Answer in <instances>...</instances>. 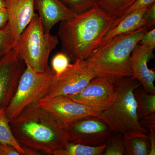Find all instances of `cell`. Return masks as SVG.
<instances>
[{"mask_svg": "<svg viewBox=\"0 0 155 155\" xmlns=\"http://www.w3.org/2000/svg\"><path fill=\"white\" fill-rule=\"evenodd\" d=\"M114 21L97 3L87 11L61 21L58 32L61 51L73 62L87 60L98 47Z\"/></svg>", "mask_w": 155, "mask_h": 155, "instance_id": "cell-1", "label": "cell"}, {"mask_svg": "<svg viewBox=\"0 0 155 155\" xmlns=\"http://www.w3.org/2000/svg\"><path fill=\"white\" fill-rule=\"evenodd\" d=\"M10 125L19 144L39 155H53L69 142L65 127L37 104L25 107Z\"/></svg>", "mask_w": 155, "mask_h": 155, "instance_id": "cell-2", "label": "cell"}, {"mask_svg": "<svg viewBox=\"0 0 155 155\" xmlns=\"http://www.w3.org/2000/svg\"><path fill=\"white\" fill-rule=\"evenodd\" d=\"M140 86V81L131 76L121 78L115 81V100L98 116L114 134L148 138L146 129L139 119L134 95L135 90Z\"/></svg>", "mask_w": 155, "mask_h": 155, "instance_id": "cell-3", "label": "cell"}, {"mask_svg": "<svg viewBox=\"0 0 155 155\" xmlns=\"http://www.w3.org/2000/svg\"><path fill=\"white\" fill-rule=\"evenodd\" d=\"M147 27L114 37L99 47L86 61L98 76L115 79L131 76L130 57Z\"/></svg>", "mask_w": 155, "mask_h": 155, "instance_id": "cell-4", "label": "cell"}, {"mask_svg": "<svg viewBox=\"0 0 155 155\" xmlns=\"http://www.w3.org/2000/svg\"><path fill=\"white\" fill-rule=\"evenodd\" d=\"M59 43L58 36L45 31L37 14L22 32L15 48L26 66L36 72H43L48 68L50 54Z\"/></svg>", "mask_w": 155, "mask_h": 155, "instance_id": "cell-5", "label": "cell"}, {"mask_svg": "<svg viewBox=\"0 0 155 155\" xmlns=\"http://www.w3.org/2000/svg\"><path fill=\"white\" fill-rule=\"evenodd\" d=\"M56 77L52 68L48 67L43 72H36L26 66L15 94L5 109L9 122L19 116L25 107L37 104L44 97Z\"/></svg>", "mask_w": 155, "mask_h": 155, "instance_id": "cell-6", "label": "cell"}, {"mask_svg": "<svg viewBox=\"0 0 155 155\" xmlns=\"http://www.w3.org/2000/svg\"><path fill=\"white\" fill-rule=\"evenodd\" d=\"M98 76L86 60H77L56 76L44 97L76 94L81 91L94 78Z\"/></svg>", "mask_w": 155, "mask_h": 155, "instance_id": "cell-7", "label": "cell"}, {"mask_svg": "<svg viewBox=\"0 0 155 155\" xmlns=\"http://www.w3.org/2000/svg\"><path fill=\"white\" fill-rule=\"evenodd\" d=\"M116 80L109 76H96L80 92L66 96L101 113L109 108L115 100Z\"/></svg>", "mask_w": 155, "mask_h": 155, "instance_id": "cell-8", "label": "cell"}, {"mask_svg": "<svg viewBox=\"0 0 155 155\" xmlns=\"http://www.w3.org/2000/svg\"><path fill=\"white\" fill-rule=\"evenodd\" d=\"M68 141L98 146L107 143L114 134L107 124L97 117H90L77 120L65 127Z\"/></svg>", "mask_w": 155, "mask_h": 155, "instance_id": "cell-9", "label": "cell"}, {"mask_svg": "<svg viewBox=\"0 0 155 155\" xmlns=\"http://www.w3.org/2000/svg\"><path fill=\"white\" fill-rule=\"evenodd\" d=\"M37 104L51 113L65 127L84 118L97 117L101 113L66 95L43 98Z\"/></svg>", "mask_w": 155, "mask_h": 155, "instance_id": "cell-10", "label": "cell"}, {"mask_svg": "<svg viewBox=\"0 0 155 155\" xmlns=\"http://www.w3.org/2000/svg\"><path fill=\"white\" fill-rule=\"evenodd\" d=\"M25 67L15 48L0 60V108L8 105Z\"/></svg>", "mask_w": 155, "mask_h": 155, "instance_id": "cell-11", "label": "cell"}, {"mask_svg": "<svg viewBox=\"0 0 155 155\" xmlns=\"http://www.w3.org/2000/svg\"><path fill=\"white\" fill-rule=\"evenodd\" d=\"M154 49L138 44L132 51L130 57L131 77L139 81L148 93L153 94H155V72L149 68L147 64L153 59Z\"/></svg>", "mask_w": 155, "mask_h": 155, "instance_id": "cell-12", "label": "cell"}, {"mask_svg": "<svg viewBox=\"0 0 155 155\" xmlns=\"http://www.w3.org/2000/svg\"><path fill=\"white\" fill-rule=\"evenodd\" d=\"M15 47L19 38L35 16V0H5Z\"/></svg>", "mask_w": 155, "mask_h": 155, "instance_id": "cell-13", "label": "cell"}, {"mask_svg": "<svg viewBox=\"0 0 155 155\" xmlns=\"http://www.w3.org/2000/svg\"><path fill=\"white\" fill-rule=\"evenodd\" d=\"M35 8L46 32L50 31L57 23L70 19L75 13L61 0H35Z\"/></svg>", "mask_w": 155, "mask_h": 155, "instance_id": "cell-14", "label": "cell"}, {"mask_svg": "<svg viewBox=\"0 0 155 155\" xmlns=\"http://www.w3.org/2000/svg\"><path fill=\"white\" fill-rule=\"evenodd\" d=\"M149 7L134 11L126 16L104 37L99 47L114 37L128 33L138 28L147 27L143 19V16Z\"/></svg>", "mask_w": 155, "mask_h": 155, "instance_id": "cell-15", "label": "cell"}, {"mask_svg": "<svg viewBox=\"0 0 155 155\" xmlns=\"http://www.w3.org/2000/svg\"><path fill=\"white\" fill-rule=\"evenodd\" d=\"M6 108H0V141L16 148L21 155H36L38 153L22 147L14 137L5 113Z\"/></svg>", "mask_w": 155, "mask_h": 155, "instance_id": "cell-16", "label": "cell"}, {"mask_svg": "<svg viewBox=\"0 0 155 155\" xmlns=\"http://www.w3.org/2000/svg\"><path fill=\"white\" fill-rule=\"evenodd\" d=\"M141 86L134 91L140 121L155 116V94L149 93Z\"/></svg>", "mask_w": 155, "mask_h": 155, "instance_id": "cell-17", "label": "cell"}, {"mask_svg": "<svg viewBox=\"0 0 155 155\" xmlns=\"http://www.w3.org/2000/svg\"><path fill=\"white\" fill-rule=\"evenodd\" d=\"M106 146L107 143L94 147L68 142L65 146L54 151L53 155H102Z\"/></svg>", "mask_w": 155, "mask_h": 155, "instance_id": "cell-18", "label": "cell"}, {"mask_svg": "<svg viewBox=\"0 0 155 155\" xmlns=\"http://www.w3.org/2000/svg\"><path fill=\"white\" fill-rule=\"evenodd\" d=\"M136 0H97V4L115 21L122 17Z\"/></svg>", "mask_w": 155, "mask_h": 155, "instance_id": "cell-19", "label": "cell"}, {"mask_svg": "<svg viewBox=\"0 0 155 155\" xmlns=\"http://www.w3.org/2000/svg\"><path fill=\"white\" fill-rule=\"evenodd\" d=\"M127 155H148V138L123 135Z\"/></svg>", "mask_w": 155, "mask_h": 155, "instance_id": "cell-20", "label": "cell"}, {"mask_svg": "<svg viewBox=\"0 0 155 155\" xmlns=\"http://www.w3.org/2000/svg\"><path fill=\"white\" fill-rule=\"evenodd\" d=\"M102 155H127L123 135L114 134L107 142Z\"/></svg>", "mask_w": 155, "mask_h": 155, "instance_id": "cell-21", "label": "cell"}, {"mask_svg": "<svg viewBox=\"0 0 155 155\" xmlns=\"http://www.w3.org/2000/svg\"><path fill=\"white\" fill-rule=\"evenodd\" d=\"M15 48L8 24L0 30V60Z\"/></svg>", "mask_w": 155, "mask_h": 155, "instance_id": "cell-22", "label": "cell"}, {"mask_svg": "<svg viewBox=\"0 0 155 155\" xmlns=\"http://www.w3.org/2000/svg\"><path fill=\"white\" fill-rule=\"evenodd\" d=\"M75 14L87 11L96 4L97 0H61Z\"/></svg>", "mask_w": 155, "mask_h": 155, "instance_id": "cell-23", "label": "cell"}, {"mask_svg": "<svg viewBox=\"0 0 155 155\" xmlns=\"http://www.w3.org/2000/svg\"><path fill=\"white\" fill-rule=\"evenodd\" d=\"M69 61V57L62 51L54 56L51 61L52 69L55 72L56 76L66 70L70 64Z\"/></svg>", "mask_w": 155, "mask_h": 155, "instance_id": "cell-24", "label": "cell"}, {"mask_svg": "<svg viewBox=\"0 0 155 155\" xmlns=\"http://www.w3.org/2000/svg\"><path fill=\"white\" fill-rule=\"evenodd\" d=\"M154 3H155V0H136L135 2L132 4V5L127 9V11L124 13L122 17L114 21L111 29H113L116 25H118L119 22L128 14L134 11L149 7Z\"/></svg>", "mask_w": 155, "mask_h": 155, "instance_id": "cell-25", "label": "cell"}, {"mask_svg": "<svg viewBox=\"0 0 155 155\" xmlns=\"http://www.w3.org/2000/svg\"><path fill=\"white\" fill-rule=\"evenodd\" d=\"M139 44L148 46L155 49V28H153L150 31H147L142 36Z\"/></svg>", "mask_w": 155, "mask_h": 155, "instance_id": "cell-26", "label": "cell"}, {"mask_svg": "<svg viewBox=\"0 0 155 155\" xmlns=\"http://www.w3.org/2000/svg\"><path fill=\"white\" fill-rule=\"evenodd\" d=\"M146 26L149 29L154 27L155 25V3L150 6L143 16Z\"/></svg>", "mask_w": 155, "mask_h": 155, "instance_id": "cell-27", "label": "cell"}, {"mask_svg": "<svg viewBox=\"0 0 155 155\" xmlns=\"http://www.w3.org/2000/svg\"><path fill=\"white\" fill-rule=\"evenodd\" d=\"M0 155H21L13 146L0 141Z\"/></svg>", "mask_w": 155, "mask_h": 155, "instance_id": "cell-28", "label": "cell"}, {"mask_svg": "<svg viewBox=\"0 0 155 155\" xmlns=\"http://www.w3.org/2000/svg\"><path fill=\"white\" fill-rule=\"evenodd\" d=\"M150 130L149 135H148L150 149L148 155H155V127L149 128Z\"/></svg>", "mask_w": 155, "mask_h": 155, "instance_id": "cell-29", "label": "cell"}, {"mask_svg": "<svg viewBox=\"0 0 155 155\" xmlns=\"http://www.w3.org/2000/svg\"><path fill=\"white\" fill-rule=\"evenodd\" d=\"M8 12L6 8L0 10V30L8 25Z\"/></svg>", "mask_w": 155, "mask_h": 155, "instance_id": "cell-30", "label": "cell"}, {"mask_svg": "<svg viewBox=\"0 0 155 155\" xmlns=\"http://www.w3.org/2000/svg\"><path fill=\"white\" fill-rule=\"evenodd\" d=\"M6 8V5L5 0H0V10Z\"/></svg>", "mask_w": 155, "mask_h": 155, "instance_id": "cell-31", "label": "cell"}]
</instances>
